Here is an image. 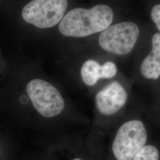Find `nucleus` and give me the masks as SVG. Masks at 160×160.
Segmentation results:
<instances>
[{"mask_svg":"<svg viewBox=\"0 0 160 160\" xmlns=\"http://www.w3.org/2000/svg\"><path fill=\"white\" fill-rule=\"evenodd\" d=\"M151 52L160 57V33H156L152 38V51Z\"/></svg>","mask_w":160,"mask_h":160,"instance_id":"obj_11","label":"nucleus"},{"mask_svg":"<svg viewBox=\"0 0 160 160\" xmlns=\"http://www.w3.org/2000/svg\"><path fill=\"white\" fill-rule=\"evenodd\" d=\"M0 153H1V149H0Z\"/></svg>","mask_w":160,"mask_h":160,"instance_id":"obj_14","label":"nucleus"},{"mask_svg":"<svg viewBox=\"0 0 160 160\" xmlns=\"http://www.w3.org/2000/svg\"><path fill=\"white\" fill-rule=\"evenodd\" d=\"M141 72L145 78L157 79L160 75V57L151 52L141 63Z\"/></svg>","mask_w":160,"mask_h":160,"instance_id":"obj_8","label":"nucleus"},{"mask_svg":"<svg viewBox=\"0 0 160 160\" xmlns=\"http://www.w3.org/2000/svg\"><path fill=\"white\" fill-rule=\"evenodd\" d=\"M128 94L119 82L114 81L106 86L96 96V104L102 114L110 116L117 113L126 103Z\"/></svg>","mask_w":160,"mask_h":160,"instance_id":"obj_6","label":"nucleus"},{"mask_svg":"<svg viewBox=\"0 0 160 160\" xmlns=\"http://www.w3.org/2000/svg\"><path fill=\"white\" fill-rule=\"evenodd\" d=\"M67 6L65 0H34L23 7L22 16L26 22L36 28H51L61 22Z\"/></svg>","mask_w":160,"mask_h":160,"instance_id":"obj_4","label":"nucleus"},{"mask_svg":"<svg viewBox=\"0 0 160 160\" xmlns=\"http://www.w3.org/2000/svg\"><path fill=\"white\" fill-rule=\"evenodd\" d=\"M113 12L108 6L99 4L90 9L78 7L67 13L59 25L62 34L84 38L103 32L110 26Z\"/></svg>","mask_w":160,"mask_h":160,"instance_id":"obj_1","label":"nucleus"},{"mask_svg":"<svg viewBox=\"0 0 160 160\" xmlns=\"http://www.w3.org/2000/svg\"><path fill=\"white\" fill-rule=\"evenodd\" d=\"M147 133L140 120L128 121L120 126L112 144L117 160H132L145 145Z\"/></svg>","mask_w":160,"mask_h":160,"instance_id":"obj_3","label":"nucleus"},{"mask_svg":"<svg viewBox=\"0 0 160 160\" xmlns=\"http://www.w3.org/2000/svg\"><path fill=\"white\" fill-rule=\"evenodd\" d=\"M151 17L157 29L160 31V4L154 6L151 10Z\"/></svg>","mask_w":160,"mask_h":160,"instance_id":"obj_12","label":"nucleus"},{"mask_svg":"<svg viewBox=\"0 0 160 160\" xmlns=\"http://www.w3.org/2000/svg\"><path fill=\"white\" fill-rule=\"evenodd\" d=\"M84 160V159H82V158H81V157H75L74 156H73V157H71V158H70V160Z\"/></svg>","mask_w":160,"mask_h":160,"instance_id":"obj_13","label":"nucleus"},{"mask_svg":"<svg viewBox=\"0 0 160 160\" xmlns=\"http://www.w3.org/2000/svg\"><path fill=\"white\" fill-rule=\"evenodd\" d=\"M102 67V78H111L117 72V67L115 63L109 61L104 63Z\"/></svg>","mask_w":160,"mask_h":160,"instance_id":"obj_10","label":"nucleus"},{"mask_svg":"<svg viewBox=\"0 0 160 160\" xmlns=\"http://www.w3.org/2000/svg\"><path fill=\"white\" fill-rule=\"evenodd\" d=\"M27 92L34 109L42 116L52 118L63 112V97L51 83L41 79H34L28 84Z\"/></svg>","mask_w":160,"mask_h":160,"instance_id":"obj_2","label":"nucleus"},{"mask_svg":"<svg viewBox=\"0 0 160 160\" xmlns=\"http://www.w3.org/2000/svg\"><path fill=\"white\" fill-rule=\"evenodd\" d=\"M81 77L86 85L94 86L102 78V67L96 61L88 60L81 67Z\"/></svg>","mask_w":160,"mask_h":160,"instance_id":"obj_7","label":"nucleus"},{"mask_svg":"<svg viewBox=\"0 0 160 160\" xmlns=\"http://www.w3.org/2000/svg\"><path fill=\"white\" fill-rule=\"evenodd\" d=\"M133 160H159V152L153 145H145Z\"/></svg>","mask_w":160,"mask_h":160,"instance_id":"obj_9","label":"nucleus"},{"mask_svg":"<svg viewBox=\"0 0 160 160\" xmlns=\"http://www.w3.org/2000/svg\"><path fill=\"white\" fill-rule=\"evenodd\" d=\"M139 29L131 22H123L110 26L102 32L98 38L100 47L118 55L128 54L137 42Z\"/></svg>","mask_w":160,"mask_h":160,"instance_id":"obj_5","label":"nucleus"}]
</instances>
